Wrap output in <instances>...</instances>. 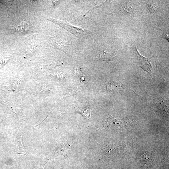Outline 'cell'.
Segmentation results:
<instances>
[{
    "mask_svg": "<svg viewBox=\"0 0 169 169\" xmlns=\"http://www.w3.org/2000/svg\"><path fill=\"white\" fill-rule=\"evenodd\" d=\"M47 20L58 25L66 30L73 34L78 39L84 38L85 37L90 35V31L82 28H79L72 25L66 21L55 19L49 17Z\"/></svg>",
    "mask_w": 169,
    "mask_h": 169,
    "instance_id": "1",
    "label": "cell"
},
{
    "mask_svg": "<svg viewBox=\"0 0 169 169\" xmlns=\"http://www.w3.org/2000/svg\"><path fill=\"white\" fill-rule=\"evenodd\" d=\"M119 10L122 13L126 14H132L134 12L133 6L127 2H124L121 4Z\"/></svg>",
    "mask_w": 169,
    "mask_h": 169,
    "instance_id": "4",
    "label": "cell"
},
{
    "mask_svg": "<svg viewBox=\"0 0 169 169\" xmlns=\"http://www.w3.org/2000/svg\"><path fill=\"white\" fill-rule=\"evenodd\" d=\"M105 85L107 90L112 92L123 88V85L122 84L114 82H108Z\"/></svg>",
    "mask_w": 169,
    "mask_h": 169,
    "instance_id": "3",
    "label": "cell"
},
{
    "mask_svg": "<svg viewBox=\"0 0 169 169\" xmlns=\"http://www.w3.org/2000/svg\"><path fill=\"white\" fill-rule=\"evenodd\" d=\"M163 38L165 39H167L169 41V37L168 35L167 34H166L164 35V36L163 37Z\"/></svg>",
    "mask_w": 169,
    "mask_h": 169,
    "instance_id": "10",
    "label": "cell"
},
{
    "mask_svg": "<svg viewBox=\"0 0 169 169\" xmlns=\"http://www.w3.org/2000/svg\"><path fill=\"white\" fill-rule=\"evenodd\" d=\"M0 2L4 4H8V5H10L12 4V3L8 1H0Z\"/></svg>",
    "mask_w": 169,
    "mask_h": 169,
    "instance_id": "9",
    "label": "cell"
},
{
    "mask_svg": "<svg viewBox=\"0 0 169 169\" xmlns=\"http://www.w3.org/2000/svg\"><path fill=\"white\" fill-rule=\"evenodd\" d=\"M77 110L79 112L81 113L82 115L87 118H89L91 117L90 112L89 109H85V108H79L77 109Z\"/></svg>",
    "mask_w": 169,
    "mask_h": 169,
    "instance_id": "7",
    "label": "cell"
},
{
    "mask_svg": "<svg viewBox=\"0 0 169 169\" xmlns=\"http://www.w3.org/2000/svg\"><path fill=\"white\" fill-rule=\"evenodd\" d=\"M147 4L148 10L151 14H154L158 12L159 10V7L157 4L153 2H149Z\"/></svg>",
    "mask_w": 169,
    "mask_h": 169,
    "instance_id": "6",
    "label": "cell"
},
{
    "mask_svg": "<svg viewBox=\"0 0 169 169\" xmlns=\"http://www.w3.org/2000/svg\"><path fill=\"white\" fill-rule=\"evenodd\" d=\"M99 55V59L102 60L107 61L110 59L109 54L104 52H101Z\"/></svg>",
    "mask_w": 169,
    "mask_h": 169,
    "instance_id": "8",
    "label": "cell"
},
{
    "mask_svg": "<svg viewBox=\"0 0 169 169\" xmlns=\"http://www.w3.org/2000/svg\"><path fill=\"white\" fill-rule=\"evenodd\" d=\"M106 123L108 126L112 127L115 125H119L121 126L122 125V122L120 121L117 120L113 117L111 115H110L106 119Z\"/></svg>",
    "mask_w": 169,
    "mask_h": 169,
    "instance_id": "5",
    "label": "cell"
},
{
    "mask_svg": "<svg viewBox=\"0 0 169 169\" xmlns=\"http://www.w3.org/2000/svg\"><path fill=\"white\" fill-rule=\"evenodd\" d=\"M137 55L138 58V61L140 66L142 69L147 72L151 73L152 72L153 68L151 63L150 58H146L140 55L137 49Z\"/></svg>",
    "mask_w": 169,
    "mask_h": 169,
    "instance_id": "2",
    "label": "cell"
}]
</instances>
